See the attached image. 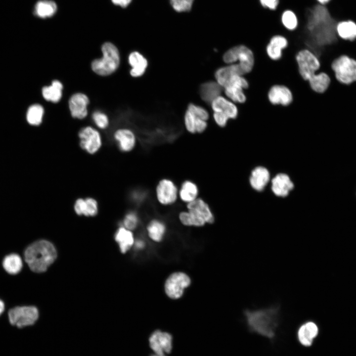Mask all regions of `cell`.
Here are the masks:
<instances>
[{
    "label": "cell",
    "mask_w": 356,
    "mask_h": 356,
    "mask_svg": "<svg viewBox=\"0 0 356 356\" xmlns=\"http://www.w3.org/2000/svg\"><path fill=\"white\" fill-rule=\"evenodd\" d=\"M337 23L325 5L317 3L307 11L304 24L308 33L307 44L318 57L325 48L338 43Z\"/></svg>",
    "instance_id": "1"
},
{
    "label": "cell",
    "mask_w": 356,
    "mask_h": 356,
    "mask_svg": "<svg viewBox=\"0 0 356 356\" xmlns=\"http://www.w3.org/2000/svg\"><path fill=\"white\" fill-rule=\"evenodd\" d=\"M279 310V307L276 306L255 310H245L243 314L248 330L273 339L280 323Z\"/></svg>",
    "instance_id": "2"
},
{
    "label": "cell",
    "mask_w": 356,
    "mask_h": 356,
    "mask_svg": "<svg viewBox=\"0 0 356 356\" xmlns=\"http://www.w3.org/2000/svg\"><path fill=\"white\" fill-rule=\"evenodd\" d=\"M57 257V252L53 245L45 240L37 241L25 250L24 258L30 268L35 272L46 271Z\"/></svg>",
    "instance_id": "3"
},
{
    "label": "cell",
    "mask_w": 356,
    "mask_h": 356,
    "mask_svg": "<svg viewBox=\"0 0 356 356\" xmlns=\"http://www.w3.org/2000/svg\"><path fill=\"white\" fill-rule=\"evenodd\" d=\"M186 210L180 212L178 219L185 226L201 227L206 223L212 224L215 221L214 214L209 204L198 197L186 204Z\"/></svg>",
    "instance_id": "4"
},
{
    "label": "cell",
    "mask_w": 356,
    "mask_h": 356,
    "mask_svg": "<svg viewBox=\"0 0 356 356\" xmlns=\"http://www.w3.org/2000/svg\"><path fill=\"white\" fill-rule=\"evenodd\" d=\"M102 56L93 60L91 63L92 70L97 75L107 76L118 68L120 56L117 47L111 42H106L101 46Z\"/></svg>",
    "instance_id": "5"
},
{
    "label": "cell",
    "mask_w": 356,
    "mask_h": 356,
    "mask_svg": "<svg viewBox=\"0 0 356 356\" xmlns=\"http://www.w3.org/2000/svg\"><path fill=\"white\" fill-rule=\"evenodd\" d=\"M223 61L228 64L238 61L244 74L250 72L254 65V56L252 50L244 44L234 46L223 55Z\"/></svg>",
    "instance_id": "6"
},
{
    "label": "cell",
    "mask_w": 356,
    "mask_h": 356,
    "mask_svg": "<svg viewBox=\"0 0 356 356\" xmlns=\"http://www.w3.org/2000/svg\"><path fill=\"white\" fill-rule=\"evenodd\" d=\"M331 68L336 79L344 85H350L356 81V60L346 55L334 59Z\"/></svg>",
    "instance_id": "7"
},
{
    "label": "cell",
    "mask_w": 356,
    "mask_h": 356,
    "mask_svg": "<svg viewBox=\"0 0 356 356\" xmlns=\"http://www.w3.org/2000/svg\"><path fill=\"white\" fill-rule=\"evenodd\" d=\"M8 316L11 325L23 328L34 324L39 313L38 309L34 306L16 307L9 310Z\"/></svg>",
    "instance_id": "8"
},
{
    "label": "cell",
    "mask_w": 356,
    "mask_h": 356,
    "mask_svg": "<svg viewBox=\"0 0 356 356\" xmlns=\"http://www.w3.org/2000/svg\"><path fill=\"white\" fill-rule=\"evenodd\" d=\"M79 145L81 148L89 155H94L101 149L103 140L99 132L94 128L87 126L79 132Z\"/></svg>",
    "instance_id": "9"
},
{
    "label": "cell",
    "mask_w": 356,
    "mask_h": 356,
    "mask_svg": "<svg viewBox=\"0 0 356 356\" xmlns=\"http://www.w3.org/2000/svg\"><path fill=\"white\" fill-rule=\"evenodd\" d=\"M299 72L302 78L308 81L319 69L320 63L318 56L309 49H303L296 55Z\"/></svg>",
    "instance_id": "10"
},
{
    "label": "cell",
    "mask_w": 356,
    "mask_h": 356,
    "mask_svg": "<svg viewBox=\"0 0 356 356\" xmlns=\"http://www.w3.org/2000/svg\"><path fill=\"white\" fill-rule=\"evenodd\" d=\"M155 196L157 202L161 205L170 206L174 205L178 198V188L171 179L162 178L157 184Z\"/></svg>",
    "instance_id": "11"
},
{
    "label": "cell",
    "mask_w": 356,
    "mask_h": 356,
    "mask_svg": "<svg viewBox=\"0 0 356 356\" xmlns=\"http://www.w3.org/2000/svg\"><path fill=\"white\" fill-rule=\"evenodd\" d=\"M249 87V83L243 75L232 76L223 87L227 98L234 103H243L246 101V96L244 89Z\"/></svg>",
    "instance_id": "12"
},
{
    "label": "cell",
    "mask_w": 356,
    "mask_h": 356,
    "mask_svg": "<svg viewBox=\"0 0 356 356\" xmlns=\"http://www.w3.org/2000/svg\"><path fill=\"white\" fill-rule=\"evenodd\" d=\"M213 116L218 120L227 122L229 119H235L238 110L235 103L223 96L220 95L210 103Z\"/></svg>",
    "instance_id": "13"
},
{
    "label": "cell",
    "mask_w": 356,
    "mask_h": 356,
    "mask_svg": "<svg viewBox=\"0 0 356 356\" xmlns=\"http://www.w3.org/2000/svg\"><path fill=\"white\" fill-rule=\"evenodd\" d=\"M190 279L185 273L181 272L172 274L166 280L165 290L167 295L172 299L179 298L185 288L190 284Z\"/></svg>",
    "instance_id": "14"
},
{
    "label": "cell",
    "mask_w": 356,
    "mask_h": 356,
    "mask_svg": "<svg viewBox=\"0 0 356 356\" xmlns=\"http://www.w3.org/2000/svg\"><path fill=\"white\" fill-rule=\"evenodd\" d=\"M149 345L156 355L159 356L169 354L172 349V336L165 332L156 330L150 335Z\"/></svg>",
    "instance_id": "15"
},
{
    "label": "cell",
    "mask_w": 356,
    "mask_h": 356,
    "mask_svg": "<svg viewBox=\"0 0 356 356\" xmlns=\"http://www.w3.org/2000/svg\"><path fill=\"white\" fill-rule=\"evenodd\" d=\"M113 138L119 150L124 153L131 152L136 144L134 133L128 128H120L116 130L113 134Z\"/></svg>",
    "instance_id": "16"
},
{
    "label": "cell",
    "mask_w": 356,
    "mask_h": 356,
    "mask_svg": "<svg viewBox=\"0 0 356 356\" xmlns=\"http://www.w3.org/2000/svg\"><path fill=\"white\" fill-rule=\"evenodd\" d=\"M89 101L88 96L82 92L73 94L68 101L71 116L76 119H83L88 115V105Z\"/></svg>",
    "instance_id": "17"
},
{
    "label": "cell",
    "mask_w": 356,
    "mask_h": 356,
    "mask_svg": "<svg viewBox=\"0 0 356 356\" xmlns=\"http://www.w3.org/2000/svg\"><path fill=\"white\" fill-rule=\"evenodd\" d=\"M318 333V327L315 323L312 321L304 322L297 330V339L301 345L309 347L313 344Z\"/></svg>",
    "instance_id": "18"
},
{
    "label": "cell",
    "mask_w": 356,
    "mask_h": 356,
    "mask_svg": "<svg viewBox=\"0 0 356 356\" xmlns=\"http://www.w3.org/2000/svg\"><path fill=\"white\" fill-rule=\"evenodd\" d=\"M269 102L273 105L288 106L293 101V94L287 87L275 85L272 86L267 94Z\"/></svg>",
    "instance_id": "19"
},
{
    "label": "cell",
    "mask_w": 356,
    "mask_h": 356,
    "mask_svg": "<svg viewBox=\"0 0 356 356\" xmlns=\"http://www.w3.org/2000/svg\"><path fill=\"white\" fill-rule=\"evenodd\" d=\"M288 44L287 39L281 35H275L271 37L266 46V52L268 56L272 60L280 59L282 55V50Z\"/></svg>",
    "instance_id": "20"
},
{
    "label": "cell",
    "mask_w": 356,
    "mask_h": 356,
    "mask_svg": "<svg viewBox=\"0 0 356 356\" xmlns=\"http://www.w3.org/2000/svg\"><path fill=\"white\" fill-rule=\"evenodd\" d=\"M184 124L186 130L191 134L202 133L208 126L207 121L202 119L188 109L184 114Z\"/></svg>",
    "instance_id": "21"
},
{
    "label": "cell",
    "mask_w": 356,
    "mask_h": 356,
    "mask_svg": "<svg viewBox=\"0 0 356 356\" xmlns=\"http://www.w3.org/2000/svg\"><path fill=\"white\" fill-rule=\"evenodd\" d=\"M128 62L132 68L130 73L131 76L137 78L142 76L148 66L147 59L139 52H131L128 56Z\"/></svg>",
    "instance_id": "22"
},
{
    "label": "cell",
    "mask_w": 356,
    "mask_h": 356,
    "mask_svg": "<svg viewBox=\"0 0 356 356\" xmlns=\"http://www.w3.org/2000/svg\"><path fill=\"white\" fill-rule=\"evenodd\" d=\"M293 187V183L285 174L277 175L271 180V190L278 196H286Z\"/></svg>",
    "instance_id": "23"
},
{
    "label": "cell",
    "mask_w": 356,
    "mask_h": 356,
    "mask_svg": "<svg viewBox=\"0 0 356 356\" xmlns=\"http://www.w3.org/2000/svg\"><path fill=\"white\" fill-rule=\"evenodd\" d=\"M235 75H244L238 63L229 64L218 69L215 73V78L216 81L222 88L228 80Z\"/></svg>",
    "instance_id": "24"
},
{
    "label": "cell",
    "mask_w": 356,
    "mask_h": 356,
    "mask_svg": "<svg viewBox=\"0 0 356 356\" xmlns=\"http://www.w3.org/2000/svg\"><path fill=\"white\" fill-rule=\"evenodd\" d=\"M198 195L197 185L190 180L183 181L178 188V198L186 204L198 198Z\"/></svg>",
    "instance_id": "25"
},
{
    "label": "cell",
    "mask_w": 356,
    "mask_h": 356,
    "mask_svg": "<svg viewBox=\"0 0 356 356\" xmlns=\"http://www.w3.org/2000/svg\"><path fill=\"white\" fill-rule=\"evenodd\" d=\"M269 178L268 171L263 167H258L251 173L250 178V184L256 190L262 191L268 182Z\"/></svg>",
    "instance_id": "26"
},
{
    "label": "cell",
    "mask_w": 356,
    "mask_h": 356,
    "mask_svg": "<svg viewBox=\"0 0 356 356\" xmlns=\"http://www.w3.org/2000/svg\"><path fill=\"white\" fill-rule=\"evenodd\" d=\"M336 32L340 39L349 42L356 40V23L351 20L338 22Z\"/></svg>",
    "instance_id": "27"
},
{
    "label": "cell",
    "mask_w": 356,
    "mask_h": 356,
    "mask_svg": "<svg viewBox=\"0 0 356 356\" xmlns=\"http://www.w3.org/2000/svg\"><path fill=\"white\" fill-rule=\"evenodd\" d=\"M222 89V87L216 81H208L201 85L199 93L203 100L206 103H211L214 99L221 95Z\"/></svg>",
    "instance_id": "28"
},
{
    "label": "cell",
    "mask_w": 356,
    "mask_h": 356,
    "mask_svg": "<svg viewBox=\"0 0 356 356\" xmlns=\"http://www.w3.org/2000/svg\"><path fill=\"white\" fill-rule=\"evenodd\" d=\"M63 89V86L60 81L57 80H53L50 85L43 88V96L48 101L57 103L62 97Z\"/></svg>",
    "instance_id": "29"
},
{
    "label": "cell",
    "mask_w": 356,
    "mask_h": 356,
    "mask_svg": "<svg viewBox=\"0 0 356 356\" xmlns=\"http://www.w3.org/2000/svg\"><path fill=\"white\" fill-rule=\"evenodd\" d=\"M115 239L118 243L122 253H125L133 245L134 241V236L131 230L125 227L121 226L115 234Z\"/></svg>",
    "instance_id": "30"
},
{
    "label": "cell",
    "mask_w": 356,
    "mask_h": 356,
    "mask_svg": "<svg viewBox=\"0 0 356 356\" xmlns=\"http://www.w3.org/2000/svg\"><path fill=\"white\" fill-rule=\"evenodd\" d=\"M311 89L316 92H324L330 84L329 76L324 72L315 74L309 80Z\"/></svg>",
    "instance_id": "31"
},
{
    "label": "cell",
    "mask_w": 356,
    "mask_h": 356,
    "mask_svg": "<svg viewBox=\"0 0 356 356\" xmlns=\"http://www.w3.org/2000/svg\"><path fill=\"white\" fill-rule=\"evenodd\" d=\"M57 9L55 3L49 0H42L38 1L34 8L35 14L42 18L52 16Z\"/></svg>",
    "instance_id": "32"
},
{
    "label": "cell",
    "mask_w": 356,
    "mask_h": 356,
    "mask_svg": "<svg viewBox=\"0 0 356 356\" xmlns=\"http://www.w3.org/2000/svg\"><path fill=\"white\" fill-rule=\"evenodd\" d=\"M2 266L8 273L15 274L20 272L22 268V260L18 255L11 254L4 258Z\"/></svg>",
    "instance_id": "33"
},
{
    "label": "cell",
    "mask_w": 356,
    "mask_h": 356,
    "mask_svg": "<svg viewBox=\"0 0 356 356\" xmlns=\"http://www.w3.org/2000/svg\"><path fill=\"white\" fill-rule=\"evenodd\" d=\"M147 230L149 237L153 240L160 241L165 233L166 227L161 221L153 219L150 221L147 226Z\"/></svg>",
    "instance_id": "34"
},
{
    "label": "cell",
    "mask_w": 356,
    "mask_h": 356,
    "mask_svg": "<svg viewBox=\"0 0 356 356\" xmlns=\"http://www.w3.org/2000/svg\"><path fill=\"white\" fill-rule=\"evenodd\" d=\"M44 114V109L41 105H32L27 111V120L31 125L38 126L42 122Z\"/></svg>",
    "instance_id": "35"
},
{
    "label": "cell",
    "mask_w": 356,
    "mask_h": 356,
    "mask_svg": "<svg viewBox=\"0 0 356 356\" xmlns=\"http://www.w3.org/2000/svg\"><path fill=\"white\" fill-rule=\"evenodd\" d=\"M281 22L288 31H293L298 26V19L296 14L291 10H286L281 16Z\"/></svg>",
    "instance_id": "36"
},
{
    "label": "cell",
    "mask_w": 356,
    "mask_h": 356,
    "mask_svg": "<svg viewBox=\"0 0 356 356\" xmlns=\"http://www.w3.org/2000/svg\"><path fill=\"white\" fill-rule=\"evenodd\" d=\"M138 223V217L134 211H130L125 216L123 226L130 230L134 229Z\"/></svg>",
    "instance_id": "37"
},
{
    "label": "cell",
    "mask_w": 356,
    "mask_h": 356,
    "mask_svg": "<svg viewBox=\"0 0 356 356\" xmlns=\"http://www.w3.org/2000/svg\"><path fill=\"white\" fill-rule=\"evenodd\" d=\"M92 120L95 125L100 129H106L109 124L108 116L101 111H95L92 115Z\"/></svg>",
    "instance_id": "38"
},
{
    "label": "cell",
    "mask_w": 356,
    "mask_h": 356,
    "mask_svg": "<svg viewBox=\"0 0 356 356\" xmlns=\"http://www.w3.org/2000/svg\"><path fill=\"white\" fill-rule=\"evenodd\" d=\"M87 204V217H93L96 216L99 212V204L96 199L92 197L85 198Z\"/></svg>",
    "instance_id": "39"
},
{
    "label": "cell",
    "mask_w": 356,
    "mask_h": 356,
    "mask_svg": "<svg viewBox=\"0 0 356 356\" xmlns=\"http://www.w3.org/2000/svg\"><path fill=\"white\" fill-rule=\"evenodd\" d=\"M173 8L177 11L183 12L190 9L193 0H170Z\"/></svg>",
    "instance_id": "40"
},
{
    "label": "cell",
    "mask_w": 356,
    "mask_h": 356,
    "mask_svg": "<svg viewBox=\"0 0 356 356\" xmlns=\"http://www.w3.org/2000/svg\"><path fill=\"white\" fill-rule=\"evenodd\" d=\"M73 209L77 215L86 217L87 205L85 198L79 197L76 199L73 205Z\"/></svg>",
    "instance_id": "41"
},
{
    "label": "cell",
    "mask_w": 356,
    "mask_h": 356,
    "mask_svg": "<svg viewBox=\"0 0 356 356\" xmlns=\"http://www.w3.org/2000/svg\"><path fill=\"white\" fill-rule=\"evenodd\" d=\"M187 109L205 120L207 121L209 119V114L208 111L200 106L193 103H189Z\"/></svg>",
    "instance_id": "42"
},
{
    "label": "cell",
    "mask_w": 356,
    "mask_h": 356,
    "mask_svg": "<svg viewBox=\"0 0 356 356\" xmlns=\"http://www.w3.org/2000/svg\"><path fill=\"white\" fill-rule=\"evenodd\" d=\"M261 5L265 8L275 10L277 8L279 0H259Z\"/></svg>",
    "instance_id": "43"
},
{
    "label": "cell",
    "mask_w": 356,
    "mask_h": 356,
    "mask_svg": "<svg viewBox=\"0 0 356 356\" xmlns=\"http://www.w3.org/2000/svg\"><path fill=\"white\" fill-rule=\"evenodd\" d=\"M145 193L143 192L140 191H134L132 193V198L134 199L135 201H141V200H143L144 198H145Z\"/></svg>",
    "instance_id": "44"
},
{
    "label": "cell",
    "mask_w": 356,
    "mask_h": 356,
    "mask_svg": "<svg viewBox=\"0 0 356 356\" xmlns=\"http://www.w3.org/2000/svg\"><path fill=\"white\" fill-rule=\"evenodd\" d=\"M112 2L123 7L127 6L132 0H111Z\"/></svg>",
    "instance_id": "45"
},
{
    "label": "cell",
    "mask_w": 356,
    "mask_h": 356,
    "mask_svg": "<svg viewBox=\"0 0 356 356\" xmlns=\"http://www.w3.org/2000/svg\"><path fill=\"white\" fill-rule=\"evenodd\" d=\"M318 3L326 5L331 0H316Z\"/></svg>",
    "instance_id": "46"
},
{
    "label": "cell",
    "mask_w": 356,
    "mask_h": 356,
    "mask_svg": "<svg viewBox=\"0 0 356 356\" xmlns=\"http://www.w3.org/2000/svg\"><path fill=\"white\" fill-rule=\"evenodd\" d=\"M4 310V304L3 302L0 300V315L2 313Z\"/></svg>",
    "instance_id": "47"
},
{
    "label": "cell",
    "mask_w": 356,
    "mask_h": 356,
    "mask_svg": "<svg viewBox=\"0 0 356 356\" xmlns=\"http://www.w3.org/2000/svg\"><path fill=\"white\" fill-rule=\"evenodd\" d=\"M165 356V355L159 356V355H157L155 354V355H152V356Z\"/></svg>",
    "instance_id": "48"
}]
</instances>
